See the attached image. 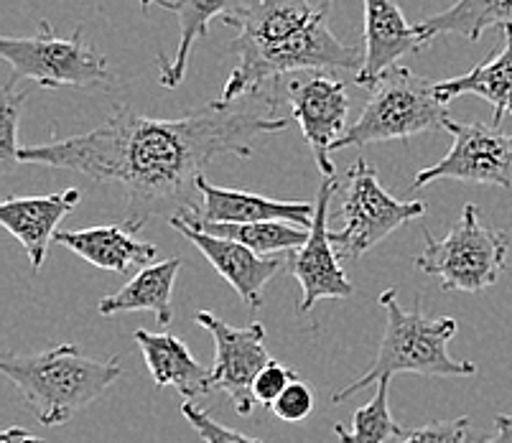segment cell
<instances>
[{
    "label": "cell",
    "mask_w": 512,
    "mask_h": 443,
    "mask_svg": "<svg viewBox=\"0 0 512 443\" xmlns=\"http://www.w3.org/2000/svg\"><path fill=\"white\" fill-rule=\"evenodd\" d=\"M314 405H316V393L314 387L304 380H296L286 387V393L276 400L273 405V413L286 423H301L306 421L311 413H314Z\"/></svg>",
    "instance_id": "4316f807"
},
{
    "label": "cell",
    "mask_w": 512,
    "mask_h": 443,
    "mask_svg": "<svg viewBox=\"0 0 512 443\" xmlns=\"http://www.w3.org/2000/svg\"><path fill=\"white\" fill-rule=\"evenodd\" d=\"M181 263H184L181 258H166L146 265L120 291L102 298L97 303V311L102 316L151 311V314H156L158 324L169 326L171 319H174L171 296H174V283L181 270Z\"/></svg>",
    "instance_id": "d6986e66"
},
{
    "label": "cell",
    "mask_w": 512,
    "mask_h": 443,
    "mask_svg": "<svg viewBox=\"0 0 512 443\" xmlns=\"http://www.w3.org/2000/svg\"><path fill=\"white\" fill-rule=\"evenodd\" d=\"M169 225L176 232L192 240L199 253L212 263V268L235 288L237 296L248 303L250 309L258 311L263 306V288L281 273L283 268H291V258H260L253 250H248L240 242L225 240V237L209 235L197 227L184 225L181 219H169Z\"/></svg>",
    "instance_id": "7c38bea8"
},
{
    "label": "cell",
    "mask_w": 512,
    "mask_h": 443,
    "mask_svg": "<svg viewBox=\"0 0 512 443\" xmlns=\"http://www.w3.org/2000/svg\"><path fill=\"white\" fill-rule=\"evenodd\" d=\"M181 219L184 225L197 227V230L209 232V235L225 237V240L240 242L248 250H253L260 258H278L281 253H296L309 240V230H301L288 222H255V225H209L202 222L199 214H186Z\"/></svg>",
    "instance_id": "7402d4cb"
},
{
    "label": "cell",
    "mask_w": 512,
    "mask_h": 443,
    "mask_svg": "<svg viewBox=\"0 0 512 443\" xmlns=\"http://www.w3.org/2000/svg\"><path fill=\"white\" fill-rule=\"evenodd\" d=\"M194 321L207 329L214 339V387L225 390V395H230L235 403L237 415L245 418L258 405L253 395L255 377L273 359L265 349V326L253 321L237 329V326L225 324L212 311H197Z\"/></svg>",
    "instance_id": "9c48e42d"
},
{
    "label": "cell",
    "mask_w": 512,
    "mask_h": 443,
    "mask_svg": "<svg viewBox=\"0 0 512 443\" xmlns=\"http://www.w3.org/2000/svg\"><path fill=\"white\" fill-rule=\"evenodd\" d=\"M327 3H332V0H327Z\"/></svg>",
    "instance_id": "1f68e13d"
},
{
    "label": "cell",
    "mask_w": 512,
    "mask_h": 443,
    "mask_svg": "<svg viewBox=\"0 0 512 443\" xmlns=\"http://www.w3.org/2000/svg\"><path fill=\"white\" fill-rule=\"evenodd\" d=\"M339 189L337 176L321 179L314 202V222H311L309 240L291 258V273L301 283L299 314H309L319 301L329 298H349L355 293V286L344 273L339 263L337 247L329 240V202Z\"/></svg>",
    "instance_id": "8fae6325"
},
{
    "label": "cell",
    "mask_w": 512,
    "mask_h": 443,
    "mask_svg": "<svg viewBox=\"0 0 512 443\" xmlns=\"http://www.w3.org/2000/svg\"><path fill=\"white\" fill-rule=\"evenodd\" d=\"M365 3V64L355 82L370 90L377 79L395 67L403 54L421 51L428 44L418 26L403 18L395 0H362Z\"/></svg>",
    "instance_id": "9a60e30c"
},
{
    "label": "cell",
    "mask_w": 512,
    "mask_h": 443,
    "mask_svg": "<svg viewBox=\"0 0 512 443\" xmlns=\"http://www.w3.org/2000/svg\"><path fill=\"white\" fill-rule=\"evenodd\" d=\"M446 130L454 135V146L431 169L418 171L413 186L439 179L487 184L512 189V135L487 123H456L446 120Z\"/></svg>",
    "instance_id": "ba28073f"
},
{
    "label": "cell",
    "mask_w": 512,
    "mask_h": 443,
    "mask_svg": "<svg viewBox=\"0 0 512 443\" xmlns=\"http://www.w3.org/2000/svg\"><path fill=\"white\" fill-rule=\"evenodd\" d=\"M390 443H469V418L456 415L446 421H434L413 431H403Z\"/></svg>",
    "instance_id": "d4e9b609"
},
{
    "label": "cell",
    "mask_w": 512,
    "mask_h": 443,
    "mask_svg": "<svg viewBox=\"0 0 512 443\" xmlns=\"http://www.w3.org/2000/svg\"><path fill=\"white\" fill-rule=\"evenodd\" d=\"M26 102V92L16 90V77L3 87V100H0V163L3 171L11 174L18 163V120H21V107Z\"/></svg>",
    "instance_id": "cb8c5ba5"
},
{
    "label": "cell",
    "mask_w": 512,
    "mask_h": 443,
    "mask_svg": "<svg viewBox=\"0 0 512 443\" xmlns=\"http://www.w3.org/2000/svg\"><path fill=\"white\" fill-rule=\"evenodd\" d=\"M426 250L416 258V268L439 278L444 291L479 293L495 286L507 268L510 237L500 230H490L479 219L477 204H467L462 217L444 240H434L423 232Z\"/></svg>",
    "instance_id": "5b68a950"
},
{
    "label": "cell",
    "mask_w": 512,
    "mask_h": 443,
    "mask_svg": "<svg viewBox=\"0 0 512 443\" xmlns=\"http://www.w3.org/2000/svg\"><path fill=\"white\" fill-rule=\"evenodd\" d=\"M242 3H245V0H141L143 11H148L151 6H158L179 18L181 39L174 59H158V67H161L158 82H161L166 90H174L181 79L186 77L189 54H192L194 44H197L202 36H207L209 21H212V18H222V23L230 21V18L240 11Z\"/></svg>",
    "instance_id": "ac0fdd59"
},
{
    "label": "cell",
    "mask_w": 512,
    "mask_h": 443,
    "mask_svg": "<svg viewBox=\"0 0 512 443\" xmlns=\"http://www.w3.org/2000/svg\"><path fill=\"white\" fill-rule=\"evenodd\" d=\"M462 95H477L495 107V123L500 128L502 118L512 115V34H505V46L487 62L477 64L467 74L436 82V97L444 105Z\"/></svg>",
    "instance_id": "ffe728a7"
},
{
    "label": "cell",
    "mask_w": 512,
    "mask_h": 443,
    "mask_svg": "<svg viewBox=\"0 0 512 443\" xmlns=\"http://www.w3.org/2000/svg\"><path fill=\"white\" fill-rule=\"evenodd\" d=\"M79 199V189H64L46 197H11L0 204V225L21 242L34 273H41L62 219L77 207Z\"/></svg>",
    "instance_id": "5bb4252c"
},
{
    "label": "cell",
    "mask_w": 512,
    "mask_h": 443,
    "mask_svg": "<svg viewBox=\"0 0 512 443\" xmlns=\"http://www.w3.org/2000/svg\"><path fill=\"white\" fill-rule=\"evenodd\" d=\"M97 6H102V0H97Z\"/></svg>",
    "instance_id": "4dcf8cb0"
},
{
    "label": "cell",
    "mask_w": 512,
    "mask_h": 443,
    "mask_svg": "<svg viewBox=\"0 0 512 443\" xmlns=\"http://www.w3.org/2000/svg\"><path fill=\"white\" fill-rule=\"evenodd\" d=\"M0 443H44V438H36L31 431L16 426V428H8V431L0 436Z\"/></svg>",
    "instance_id": "f546056e"
},
{
    "label": "cell",
    "mask_w": 512,
    "mask_h": 443,
    "mask_svg": "<svg viewBox=\"0 0 512 443\" xmlns=\"http://www.w3.org/2000/svg\"><path fill=\"white\" fill-rule=\"evenodd\" d=\"M375 398L355 410L352 426H334L339 443H390L403 428L390 413V380L377 382Z\"/></svg>",
    "instance_id": "603a6c76"
},
{
    "label": "cell",
    "mask_w": 512,
    "mask_h": 443,
    "mask_svg": "<svg viewBox=\"0 0 512 443\" xmlns=\"http://www.w3.org/2000/svg\"><path fill=\"white\" fill-rule=\"evenodd\" d=\"M0 57L13 67V77L31 79L51 90H92L110 79L107 59L87 44L82 26L69 39L54 34L49 23H41L34 36H3Z\"/></svg>",
    "instance_id": "8992f818"
},
{
    "label": "cell",
    "mask_w": 512,
    "mask_h": 443,
    "mask_svg": "<svg viewBox=\"0 0 512 443\" xmlns=\"http://www.w3.org/2000/svg\"><path fill=\"white\" fill-rule=\"evenodd\" d=\"M57 245L69 247L74 255L87 260L95 268L107 273H128L133 265H151L158 255V247L133 237L123 225L87 227V230H62L54 237Z\"/></svg>",
    "instance_id": "e0dca14e"
},
{
    "label": "cell",
    "mask_w": 512,
    "mask_h": 443,
    "mask_svg": "<svg viewBox=\"0 0 512 443\" xmlns=\"http://www.w3.org/2000/svg\"><path fill=\"white\" fill-rule=\"evenodd\" d=\"M428 212L426 202H400L383 189L377 169L367 161H355L347 171V189L342 199V230L329 232V240L337 247L339 258L360 260L377 242L393 235L398 227Z\"/></svg>",
    "instance_id": "52a82bcc"
},
{
    "label": "cell",
    "mask_w": 512,
    "mask_h": 443,
    "mask_svg": "<svg viewBox=\"0 0 512 443\" xmlns=\"http://www.w3.org/2000/svg\"><path fill=\"white\" fill-rule=\"evenodd\" d=\"M286 125L288 118L217 100L176 120L146 118L120 107L100 128L21 148L18 163L77 171L97 184L120 186L125 197L123 227L138 232L153 217L202 212L194 191L209 163L222 156L250 158L255 138L281 133Z\"/></svg>",
    "instance_id": "6da1fadb"
},
{
    "label": "cell",
    "mask_w": 512,
    "mask_h": 443,
    "mask_svg": "<svg viewBox=\"0 0 512 443\" xmlns=\"http://www.w3.org/2000/svg\"><path fill=\"white\" fill-rule=\"evenodd\" d=\"M293 380H296V372H293L291 367L281 365L278 359H271V362L260 370V375L255 377V403L265 405V408H273L276 400L286 393V387L291 385Z\"/></svg>",
    "instance_id": "83f0119b"
},
{
    "label": "cell",
    "mask_w": 512,
    "mask_h": 443,
    "mask_svg": "<svg viewBox=\"0 0 512 443\" xmlns=\"http://www.w3.org/2000/svg\"><path fill=\"white\" fill-rule=\"evenodd\" d=\"M133 339L141 347L143 362L158 387L174 385L186 400L202 398L214 390L212 370L199 365L189 347L176 334H169V331L151 334L146 329H138Z\"/></svg>",
    "instance_id": "2e32d148"
},
{
    "label": "cell",
    "mask_w": 512,
    "mask_h": 443,
    "mask_svg": "<svg viewBox=\"0 0 512 443\" xmlns=\"http://www.w3.org/2000/svg\"><path fill=\"white\" fill-rule=\"evenodd\" d=\"M197 191L202 197L199 219L209 225H255V222H288L301 230H311L314 204L283 202V199L263 197L255 191L225 189L214 186L207 176L197 179Z\"/></svg>",
    "instance_id": "4fadbf2b"
},
{
    "label": "cell",
    "mask_w": 512,
    "mask_h": 443,
    "mask_svg": "<svg viewBox=\"0 0 512 443\" xmlns=\"http://www.w3.org/2000/svg\"><path fill=\"white\" fill-rule=\"evenodd\" d=\"M380 306L385 309L383 342L377 349V357L365 375L349 382L339 393H334L332 403H344L367 385H377L383 380H393L400 372L426 377H472L477 375V365L467 359H456L449 354V342L454 339L456 319H426L421 311H406L398 301V291L388 288L380 293Z\"/></svg>",
    "instance_id": "3957f363"
},
{
    "label": "cell",
    "mask_w": 512,
    "mask_h": 443,
    "mask_svg": "<svg viewBox=\"0 0 512 443\" xmlns=\"http://www.w3.org/2000/svg\"><path fill=\"white\" fill-rule=\"evenodd\" d=\"M416 26L428 44L441 34L479 41L484 31L495 26H500L505 34H512V0H456L451 8L423 18Z\"/></svg>",
    "instance_id": "44dd1931"
},
{
    "label": "cell",
    "mask_w": 512,
    "mask_h": 443,
    "mask_svg": "<svg viewBox=\"0 0 512 443\" xmlns=\"http://www.w3.org/2000/svg\"><path fill=\"white\" fill-rule=\"evenodd\" d=\"M181 415L192 423V428L202 436L204 443H263L260 438H250L245 436V433L235 431V428H227L222 426V423H217L209 410L199 408L192 400H184V403H181Z\"/></svg>",
    "instance_id": "484cf974"
},
{
    "label": "cell",
    "mask_w": 512,
    "mask_h": 443,
    "mask_svg": "<svg viewBox=\"0 0 512 443\" xmlns=\"http://www.w3.org/2000/svg\"><path fill=\"white\" fill-rule=\"evenodd\" d=\"M0 372L18 387L23 405L41 426H64L123 375L118 357L92 359L74 344L36 354H6Z\"/></svg>",
    "instance_id": "7a4b0ae2"
},
{
    "label": "cell",
    "mask_w": 512,
    "mask_h": 443,
    "mask_svg": "<svg viewBox=\"0 0 512 443\" xmlns=\"http://www.w3.org/2000/svg\"><path fill=\"white\" fill-rule=\"evenodd\" d=\"M446 120L449 115L444 102L436 97V85L395 64L370 87L362 115L344 130L334 151L436 133L446 130Z\"/></svg>",
    "instance_id": "277c9868"
},
{
    "label": "cell",
    "mask_w": 512,
    "mask_h": 443,
    "mask_svg": "<svg viewBox=\"0 0 512 443\" xmlns=\"http://www.w3.org/2000/svg\"><path fill=\"white\" fill-rule=\"evenodd\" d=\"M283 92L291 105V118L299 123L321 176L329 179L334 176V146L347 130V90L339 79L327 77V74H311V77L286 82Z\"/></svg>",
    "instance_id": "30bf717a"
},
{
    "label": "cell",
    "mask_w": 512,
    "mask_h": 443,
    "mask_svg": "<svg viewBox=\"0 0 512 443\" xmlns=\"http://www.w3.org/2000/svg\"><path fill=\"white\" fill-rule=\"evenodd\" d=\"M474 443H512V415L500 413L495 418V433L490 438H482V441Z\"/></svg>",
    "instance_id": "f1b7e54d"
}]
</instances>
